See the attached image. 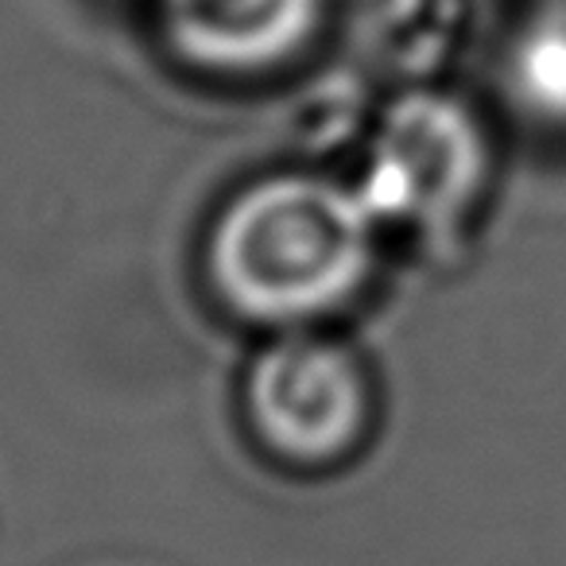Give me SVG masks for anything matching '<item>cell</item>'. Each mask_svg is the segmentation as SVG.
<instances>
[{
    "mask_svg": "<svg viewBox=\"0 0 566 566\" xmlns=\"http://www.w3.org/2000/svg\"><path fill=\"white\" fill-rule=\"evenodd\" d=\"M244 416L256 442L295 470H326L361 447L373 423V380L346 342L275 331L244 373Z\"/></svg>",
    "mask_w": 566,
    "mask_h": 566,
    "instance_id": "3957f363",
    "label": "cell"
},
{
    "mask_svg": "<svg viewBox=\"0 0 566 566\" xmlns=\"http://www.w3.org/2000/svg\"><path fill=\"white\" fill-rule=\"evenodd\" d=\"M485 175L489 140L470 105L408 86L369 125L354 187L380 233L442 241L473 213Z\"/></svg>",
    "mask_w": 566,
    "mask_h": 566,
    "instance_id": "7a4b0ae2",
    "label": "cell"
},
{
    "mask_svg": "<svg viewBox=\"0 0 566 566\" xmlns=\"http://www.w3.org/2000/svg\"><path fill=\"white\" fill-rule=\"evenodd\" d=\"M520 78L543 105L566 109V24H547L520 51Z\"/></svg>",
    "mask_w": 566,
    "mask_h": 566,
    "instance_id": "8992f818",
    "label": "cell"
},
{
    "mask_svg": "<svg viewBox=\"0 0 566 566\" xmlns=\"http://www.w3.org/2000/svg\"><path fill=\"white\" fill-rule=\"evenodd\" d=\"M478 0H369L365 48L392 78L434 86L478 35Z\"/></svg>",
    "mask_w": 566,
    "mask_h": 566,
    "instance_id": "5b68a950",
    "label": "cell"
},
{
    "mask_svg": "<svg viewBox=\"0 0 566 566\" xmlns=\"http://www.w3.org/2000/svg\"><path fill=\"white\" fill-rule=\"evenodd\" d=\"M380 229L354 182L280 171L237 190L210 226L206 272L233 315L303 331L346 307L377 264Z\"/></svg>",
    "mask_w": 566,
    "mask_h": 566,
    "instance_id": "6da1fadb",
    "label": "cell"
},
{
    "mask_svg": "<svg viewBox=\"0 0 566 566\" xmlns=\"http://www.w3.org/2000/svg\"><path fill=\"white\" fill-rule=\"evenodd\" d=\"M171 48L195 66L252 74L311 43L323 0H156Z\"/></svg>",
    "mask_w": 566,
    "mask_h": 566,
    "instance_id": "277c9868",
    "label": "cell"
}]
</instances>
